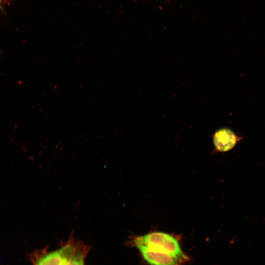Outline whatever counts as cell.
I'll return each mask as SVG.
<instances>
[{
  "mask_svg": "<svg viewBox=\"0 0 265 265\" xmlns=\"http://www.w3.org/2000/svg\"><path fill=\"white\" fill-rule=\"evenodd\" d=\"M132 243L135 246L142 245L151 250L187 259L178 240L168 234L157 232L138 236L133 239Z\"/></svg>",
  "mask_w": 265,
  "mask_h": 265,
  "instance_id": "cell-1",
  "label": "cell"
},
{
  "mask_svg": "<svg viewBox=\"0 0 265 265\" xmlns=\"http://www.w3.org/2000/svg\"><path fill=\"white\" fill-rule=\"evenodd\" d=\"M135 247L150 265H179L186 259L167 253L151 250L142 245H136Z\"/></svg>",
  "mask_w": 265,
  "mask_h": 265,
  "instance_id": "cell-2",
  "label": "cell"
},
{
  "mask_svg": "<svg viewBox=\"0 0 265 265\" xmlns=\"http://www.w3.org/2000/svg\"><path fill=\"white\" fill-rule=\"evenodd\" d=\"M75 247L69 243L41 257L36 265H67L75 253Z\"/></svg>",
  "mask_w": 265,
  "mask_h": 265,
  "instance_id": "cell-3",
  "label": "cell"
},
{
  "mask_svg": "<svg viewBox=\"0 0 265 265\" xmlns=\"http://www.w3.org/2000/svg\"><path fill=\"white\" fill-rule=\"evenodd\" d=\"M238 140L236 135L230 130L222 129L217 131L213 136V143L216 149L220 152L232 149Z\"/></svg>",
  "mask_w": 265,
  "mask_h": 265,
  "instance_id": "cell-4",
  "label": "cell"
},
{
  "mask_svg": "<svg viewBox=\"0 0 265 265\" xmlns=\"http://www.w3.org/2000/svg\"><path fill=\"white\" fill-rule=\"evenodd\" d=\"M67 265H84V255L80 251L75 253Z\"/></svg>",
  "mask_w": 265,
  "mask_h": 265,
  "instance_id": "cell-5",
  "label": "cell"
}]
</instances>
